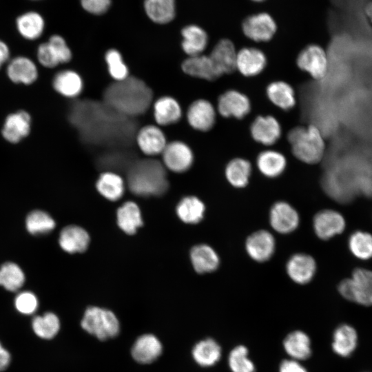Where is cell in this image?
<instances>
[{"instance_id":"obj_26","label":"cell","mask_w":372,"mask_h":372,"mask_svg":"<svg viewBox=\"0 0 372 372\" xmlns=\"http://www.w3.org/2000/svg\"><path fill=\"white\" fill-rule=\"evenodd\" d=\"M59 242L60 247L70 254L85 251L90 242L87 232L76 225L64 227L60 233Z\"/></svg>"},{"instance_id":"obj_18","label":"cell","mask_w":372,"mask_h":372,"mask_svg":"<svg viewBox=\"0 0 372 372\" xmlns=\"http://www.w3.org/2000/svg\"><path fill=\"white\" fill-rule=\"evenodd\" d=\"M286 270L293 281L300 285H305L313 278L316 270V263L311 256L304 253H297L289 258Z\"/></svg>"},{"instance_id":"obj_51","label":"cell","mask_w":372,"mask_h":372,"mask_svg":"<svg viewBox=\"0 0 372 372\" xmlns=\"http://www.w3.org/2000/svg\"><path fill=\"white\" fill-rule=\"evenodd\" d=\"M10 57V51L8 45L3 41L0 40V69L8 63Z\"/></svg>"},{"instance_id":"obj_40","label":"cell","mask_w":372,"mask_h":372,"mask_svg":"<svg viewBox=\"0 0 372 372\" xmlns=\"http://www.w3.org/2000/svg\"><path fill=\"white\" fill-rule=\"evenodd\" d=\"M34 333L42 339L53 338L60 329L59 318L52 312L45 313L42 316H35L32 322Z\"/></svg>"},{"instance_id":"obj_29","label":"cell","mask_w":372,"mask_h":372,"mask_svg":"<svg viewBox=\"0 0 372 372\" xmlns=\"http://www.w3.org/2000/svg\"><path fill=\"white\" fill-rule=\"evenodd\" d=\"M285 352L293 360H304L311 354L309 337L302 331H294L287 335L283 342Z\"/></svg>"},{"instance_id":"obj_53","label":"cell","mask_w":372,"mask_h":372,"mask_svg":"<svg viewBox=\"0 0 372 372\" xmlns=\"http://www.w3.org/2000/svg\"><path fill=\"white\" fill-rule=\"evenodd\" d=\"M251 1H254V2L260 3V2H262V1H265V0H251Z\"/></svg>"},{"instance_id":"obj_22","label":"cell","mask_w":372,"mask_h":372,"mask_svg":"<svg viewBox=\"0 0 372 372\" xmlns=\"http://www.w3.org/2000/svg\"><path fill=\"white\" fill-rule=\"evenodd\" d=\"M182 109L178 101L172 96H163L153 103V114L158 126L176 123L182 116Z\"/></svg>"},{"instance_id":"obj_21","label":"cell","mask_w":372,"mask_h":372,"mask_svg":"<svg viewBox=\"0 0 372 372\" xmlns=\"http://www.w3.org/2000/svg\"><path fill=\"white\" fill-rule=\"evenodd\" d=\"M266 64L265 54L258 48L246 47L237 52L236 69L245 76L259 74L265 69Z\"/></svg>"},{"instance_id":"obj_31","label":"cell","mask_w":372,"mask_h":372,"mask_svg":"<svg viewBox=\"0 0 372 372\" xmlns=\"http://www.w3.org/2000/svg\"><path fill=\"white\" fill-rule=\"evenodd\" d=\"M96 187L98 192L110 200L121 198L125 190L122 177L116 172L105 171L99 177Z\"/></svg>"},{"instance_id":"obj_46","label":"cell","mask_w":372,"mask_h":372,"mask_svg":"<svg viewBox=\"0 0 372 372\" xmlns=\"http://www.w3.org/2000/svg\"><path fill=\"white\" fill-rule=\"evenodd\" d=\"M48 43L60 64L67 63L71 61L72 51L61 36L54 34L50 37Z\"/></svg>"},{"instance_id":"obj_45","label":"cell","mask_w":372,"mask_h":372,"mask_svg":"<svg viewBox=\"0 0 372 372\" xmlns=\"http://www.w3.org/2000/svg\"><path fill=\"white\" fill-rule=\"evenodd\" d=\"M105 60L109 74L114 81L123 80L130 76L128 67L117 50H108L105 54Z\"/></svg>"},{"instance_id":"obj_7","label":"cell","mask_w":372,"mask_h":372,"mask_svg":"<svg viewBox=\"0 0 372 372\" xmlns=\"http://www.w3.org/2000/svg\"><path fill=\"white\" fill-rule=\"evenodd\" d=\"M242 30L246 37L255 42H267L275 35L277 24L270 14L262 12L247 17Z\"/></svg>"},{"instance_id":"obj_34","label":"cell","mask_w":372,"mask_h":372,"mask_svg":"<svg viewBox=\"0 0 372 372\" xmlns=\"http://www.w3.org/2000/svg\"><path fill=\"white\" fill-rule=\"evenodd\" d=\"M269 101L278 107L288 110L296 104V94L293 87L282 81H273L267 87Z\"/></svg>"},{"instance_id":"obj_42","label":"cell","mask_w":372,"mask_h":372,"mask_svg":"<svg viewBox=\"0 0 372 372\" xmlns=\"http://www.w3.org/2000/svg\"><path fill=\"white\" fill-rule=\"evenodd\" d=\"M53 218L41 210L31 211L25 220L26 229L31 234H44L51 231L55 227Z\"/></svg>"},{"instance_id":"obj_14","label":"cell","mask_w":372,"mask_h":372,"mask_svg":"<svg viewBox=\"0 0 372 372\" xmlns=\"http://www.w3.org/2000/svg\"><path fill=\"white\" fill-rule=\"evenodd\" d=\"M245 249L254 260L263 262L273 255L276 241L270 232L261 229L254 232L247 238Z\"/></svg>"},{"instance_id":"obj_38","label":"cell","mask_w":372,"mask_h":372,"mask_svg":"<svg viewBox=\"0 0 372 372\" xmlns=\"http://www.w3.org/2000/svg\"><path fill=\"white\" fill-rule=\"evenodd\" d=\"M357 340V333L352 327L341 325L334 332L333 350L340 356H349L355 349Z\"/></svg>"},{"instance_id":"obj_33","label":"cell","mask_w":372,"mask_h":372,"mask_svg":"<svg viewBox=\"0 0 372 372\" xmlns=\"http://www.w3.org/2000/svg\"><path fill=\"white\" fill-rule=\"evenodd\" d=\"M20 35L27 40L39 39L43 33L45 21L42 16L36 12H28L20 15L16 21Z\"/></svg>"},{"instance_id":"obj_36","label":"cell","mask_w":372,"mask_h":372,"mask_svg":"<svg viewBox=\"0 0 372 372\" xmlns=\"http://www.w3.org/2000/svg\"><path fill=\"white\" fill-rule=\"evenodd\" d=\"M144 7L149 18L157 23L170 22L176 14L175 0H145Z\"/></svg>"},{"instance_id":"obj_37","label":"cell","mask_w":372,"mask_h":372,"mask_svg":"<svg viewBox=\"0 0 372 372\" xmlns=\"http://www.w3.org/2000/svg\"><path fill=\"white\" fill-rule=\"evenodd\" d=\"M251 174V165L242 158L231 160L225 167V176L228 182L236 188H242L248 183Z\"/></svg>"},{"instance_id":"obj_50","label":"cell","mask_w":372,"mask_h":372,"mask_svg":"<svg viewBox=\"0 0 372 372\" xmlns=\"http://www.w3.org/2000/svg\"><path fill=\"white\" fill-rule=\"evenodd\" d=\"M279 372H307L298 360L291 359L283 360L280 365Z\"/></svg>"},{"instance_id":"obj_48","label":"cell","mask_w":372,"mask_h":372,"mask_svg":"<svg viewBox=\"0 0 372 372\" xmlns=\"http://www.w3.org/2000/svg\"><path fill=\"white\" fill-rule=\"evenodd\" d=\"M37 58L39 64L46 68L51 69L60 65L48 41L38 46Z\"/></svg>"},{"instance_id":"obj_5","label":"cell","mask_w":372,"mask_h":372,"mask_svg":"<svg viewBox=\"0 0 372 372\" xmlns=\"http://www.w3.org/2000/svg\"><path fill=\"white\" fill-rule=\"evenodd\" d=\"M81 324L85 331L101 340L116 336L120 330L114 313L97 307H90L85 310Z\"/></svg>"},{"instance_id":"obj_49","label":"cell","mask_w":372,"mask_h":372,"mask_svg":"<svg viewBox=\"0 0 372 372\" xmlns=\"http://www.w3.org/2000/svg\"><path fill=\"white\" fill-rule=\"evenodd\" d=\"M84 10L94 14L105 13L110 6L111 0H80Z\"/></svg>"},{"instance_id":"obj_13","label":"cell","mask_w":372,"mask_h":372,"mask_svg":"<svg viewBox=\"0 0 372 372\" xmlns=\"http://www.w3.org/2000/svg\"><path fill=\"white\" fill-rule=\"evenodd\" d=\"M218 111L224 117L242 118L251 110L249 98L240 92L230 90L224 92L218 101Z\"/></svg>"},{"instance_id":"obj_27","label":"cell","mask_w":372,"mask_h":372,"mask_svg":"<svg viewBox=\"0 0 372 372\" xmlns=\"http://www.w3.org/2000/svg\"><path fill=\"white\" fill-rule=\"evenodd\" d=\"M183 52L192 56L203 54L208 43V35L205 30L197 25H189L181 31Z\"/></svg>"},{"instance_id":"obj_23","label":"cell","mask_w":372,"mask_h":372,"mask_svg":"<svg viewBox=\"0 0 372 372\" xmlns=\"http://www.w3.org/2000/svg\"><path fill=\"white\" fill-rule=\"evenodd\" d=\"M52 87L60 95L74 99L83 90V81L79 73L72 70L58 72L52 79Z\"/></svg>"},{"instance_id":"obj_39","label":"cell","mask_w":372,"mask_h":372,"mask_svg":"<svg viewBox=\"0 0 372 372\" xmlns=\"http://www.w3.org/2000/svg\"><path fill=\"white\" fill-rule=\"evenodd\" d=\"M205 207L203 203L196 196L183 198L176 207L179 218L185 223H198L204 216Z\"/></svg>"},{"instance_id":"obj_16","label":"cell","mask_w":372,"mask_h":372,"mask_svg":"<svg viewBox=\"0 0 372 372\" xmlns=\"http://www.w3.org/2000/svg\"><path fill=\"white\" fill-rule=\"evenodd\" d=\"M313 229L322 240H329L341 234L345 228L343 216L336 211L324 209L318 211L313 217Z\"/></svg>"},{"instance_id":"obj_52","label":"cell","mask_w":372,"mask_h":372,"mask_svg":"<svg viewBox=\"0 0 372 372\" xmlns=\"http://www.w3.org/2000/svg\"><path fill=\"white\" fill-rule=\"evenodd\" d=\"M10 360V353L0 342V371L5 370L8 366Z\"/></svg>"},{"instance_id":"obj_9","label":"cell","mask_w":372,"mask_h":372,"mask_svg":"<svg viewBox=\"0 0 372 372\" xmlns=\"http://www.w3.org/2000/svg\"><path fill=\"white\" fill-rule=\"evenodd\" d=\"M161 156L165 169L175 173L187 171L192 166L194 158L190 147L180 141L167 143Z\"/></svg>"},{"instance_id":"obj_25","label":"cell","mask_w":372,"mask_h":372,"mask_svg":"<svg viewBox=\"0 0 372 372\" xmlns=\"http://www.w3.org/2000/svg\"><path fill=\"white\" fill-rule=\"evenodd\" d=\"M162 344L152 334L140 336L132 348V355L138 362L149 364L156 360L161 354Z\"/></svg>"},{"instance_id":"obj_43","label":"cell","mask_w":372,"mask_h":372,"mask_svg":"<svg viewBox=\"0 0 372 372\" xmlns=\"http://www.w3.org/2000/svg\"><path fill=\"white\" fill-rule=\"evenodd\" d=\"M349 247L351 253L360 259L372 258V235L361 231L353 233L349 239Z\"/></svg>"},{"instance_id":"obj_8","label":"cell","mask_w":372,"mask_h":372,"mask_svg":"<svg viewBox=\"0 0 372 372\" xmlns=\"http://www.w3.org/2000/svg\"><path fill=\"white\" fill-rule=\"evenodd\" d=\"M298 68L311 77L320 80L327 74L328 58L325 50L319 45L310 44L303 48L297 57Z\"/></svg>"},{"instance_id":"obj_15","label":"cell","mask_w":372,"mask_h":372,"mask_svg":"<svg viewBox=\"0 0 372 372\" xmlns=\"http://www.w3.org/2000/svg\"><path fill=\"white\" fill-rule=\"evenodd\" d=\"M187 121L194 130L207 132L215 124L216 113L214 105L205 99L194 101L187 111Z\"/></svg>"},{"instance_id":"obj_20","label":"cell","mask_w":372,"mask_h":372,"mask_svg":"<svg viewBox=\"0 0 372 372\" xmlns=\"http://www.w3.org/2000/svg\"><path fill=\"white\" fill-rule=\"evenodd\" d=\"M237 52L234 43L228 39H220L215 45L209 56L220 76L236 69Z\"/></svg>"},{"instance_id":"obj_30","label":"cell","mask_w":372,"mask_h":372,"mask_svg":"<svg viewBox=\"0 0 372 372\" xmlns=\"http://www.w3.org/2000/svg\"><path fill=\"white\" fill-rule=\"evenodd\" d=\"M259 171L268 178H276L285 169L287 161L280 152L268 149L260 153L256 161Z\"/></svg>"},{"instance_id":"obj_35","label":"cell","mask_w":372,"mask_h":372,"mask_svg":"<svg viewBox=\"0 0 372 372\" xmlns=\"http://www.w3.org/2000/svg\"><path fill=\"white\" fill-rule=\"evenodd\" d=\"M116 216L119 227L126 234H134L143 225L140 209L132 201L123 204L118 209Z\"/></svg>"},{"instance_id":"obj_11","label":"cell","mask_w":372,"mask_h":372,"mask_svg":"<svg viewBox=\"0 0 372 372\" xmlns=\"http://www.w3.org/2000/svg\"><path fill=\"white\" fill-rule=\"evenodd\" d=\"M32 118L23 110L10 113L5 118L1 128V135L8 142L16 144L26 138L30 131Z\"/></svg>"},{"instance_id":"obj_44","label":"cell","mask_w":372,"mask_h":372,"mask_svg":"<svg viewBox=\"0 0 372 372\" xmlns=\"http://www.w3.org/2000/svg\"><path fill=\"white\" fill-rule=\"evenodd\" d=\"M248 353V349L244 345L236 346L230 351L228 364L232 372H255V365Z\"/></svg>"},{"instance_id":"obj_24","label":"cell","mask_w":372,"mask_h":372,"mask_svg":"<svg viewBox=\"0 0 372 372\" xmlns=\"http://www.w3.org/2000/svg\"><path fill=\"white\" fill-rule=\"evenodd\" d=\"M181 68L186 74L204 80L213 81L220 76L209 56L203 54L188 56Z\"/></svg>"},{"instance_id":"obj_2","label":"cell","mask_w":372,"mask_h":372,"mask_svg":"<svg viewBox=\"0 0 372 372\" xmlns=\"http://www.w3.org/2000/svg\"><path fill=\"white\" fill-rule=\"evenodd\" d=\"M153 101L151 88L141 79L129 76L109 85L103 101L119 114L134 118L145 114Z\"/></svg>"},{"instance_id":"obj_12","label":"cell","mask_w":372,"mask_h":372,"mask_svg":"<svg viewBox=\"0 0 372 372\" xmlns=\"http://www.w3.org/2000/svg\"><path fill=\"white\" fill-rule=\"evenodd\" d=\"M299 222L298 211L288 203L278 201L271 207L269 223L276 231L283 234H289L296 229Z\"/></svg>"},{"instance_id":"obj_17","label":"cell","mask_w":372,"mask_h":372,"mask_svg":"<svg viewBox=\"0 0 372 372\" xmlns=\"http://www.w3.org/2000/svg\"><path fill=\"white\" fill-rule=\"evenodd\" d=\"M6 74L14 83L31 85L39 76L36 63L29 57L17 56L10 59L6 65Z\"/></svg>"},{"instance_id":"obj_1","label":"cell","mask_w":372,"mask_h":372,"mask_svg":"<svg viewBox=\"0 0 372 372\" xmlns=\"http://www.w3.org/2000/svg\"><path fill=\"white\" fill-rule=\"evenodd\" d=\"M68 119L81 139L94 145L125 146L134 140L137 131L133 118L119 114L103 101H75L69 110Z\"/></svg>"},{"instance_id":"obj_4","label":"cell","mask_w":372,"mask_h":372,"mask_svg":"<svg viewBox=\"0 0 372 372\" xmlns=\"http://www.w3.org/2000/svg\"><path fill=\"white\" fill-rule=\"evenodd\" d=\"M293 155L307 164L320 162L324 154L325 144L320 130L314 125L298 126L288 134Z\"/></svg>"},{"instance_id":"obj_47","label":"cell","mask_w":372,"mask_h":372,"mask_svg":"<svg viewBox=\"0 0 372 372\" xmlns=\"http://www.w3.org/2000/svg\"><path fill=\"white\" fill-rule=\"evenodd\" d=\"M14 306L19 313L30 315L37 309L38 300L33 293L23 291L15 298Z\"/></svg>"},{"instance_id":"obj_28","label":"cell","mask_w":372,"mask_h":372,"mask_svg":"<svg viewBox=\"0 0 372 372\" xmlns=\"http://www.w3.org/2000/svg\"><path fill=\"white\" fill-rule=\"evenodd\" d=\"M191 262L198 273H210L216 270L220 258L216 251L205 244L197 245L190 251Z\"/></svg>"},{"instance_id":"obj_10","label":"cell","mask_w":372,"mask_h":372,"mask_svg":"<svg viewBox=\"0 0 372 372\" xmlns=\"http://www.w3.org/2000/svg\"><path fill=\"white\" fill-rule=\"evenodd\" d=\"M134 141L148 157L161 154L167 144L165 134L157 125H147L137 130Z\"/></svg>"},{"instance_id":"obj_19","label":"cell","mask_w":372,"mask_h":372,"mask_svg":"<svg viewBox=\"0 0 372 372\" xmlns=\"http://www.w3.org/2000/svg\"><path fill=\"white\" fill-rule=\"evenodd\" d=\"M252 138L264 145H271L281 136V126L271 116H259L253 121L250 127Z\"/></svg>"},{"instance_id":"obj_41","label":"cell","mask_w":372,"mask_h":372,"mask_svg":"<svg viewBox=\"0 0 372 372\" xmlns=\"http://www.w3.org/2000/svg\"><path fill=\"white\" fill-rule=\"evenodd\" d=\"M25 281V275L19 265L8 262L0 267V285L10 291L19 289Z\"/></svg>"},{"instance_id":"obj_6","label":"cell","mask_w":372,"mask_h":372,"mask_svg":"<svg viewBox=\"0 0 372 372\" xmlns=\"http://www.w3.org/2000/svg\"><path fill=\"white\" fill-rule=\"evenodd\" d=\"M340 293L347 300L364 306H372V271L356 269L352 277L338 286Z\"/></svg>"},{"instance_id":"obj_3","label":"cell","mask_w":372,"mask_h":372,"mask_svg":"<svg viewBox=\"0 0 372 372\" xmlns=\"http://www.w3.org/2000/svg\"><path fill=\"white\" fill-rule=\"evenodd\" d=\"M126 172L128 187L137 196H161L169 187L165 166L153 157L135 160Z\"/></svg>"},{"instance_id":"obj_32","label":"cell","mask_w":372,"mask_h":372,"mask_svg":"<svg viewBox=\"0 0 372 372\" xmlns=\"http://www.w3.org/2000/svg\"><path fill=\"white\" fill-rule=\"evenodd\" d=\"M221 351V347L216 340L207 338L195 344L192 349V356L198 365L208 367L219 361Z\"/></svg>"}]
</instances>
